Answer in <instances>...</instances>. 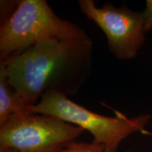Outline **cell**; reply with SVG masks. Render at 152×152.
I'll list each match as a JSON object with an SVG mask.
<instances>
[{
  "label": "cell",
  "instance_id": "cell-4",
  "mask_svg": "<svg viewBox=\"0 0 152 152\" xmlns=\"http://www.w3.org/2000/svg\"><path fill=\"white\" fill-rule=\"evenodd\" d=\"M48 115H12L0 125V152H59L85 132Z\"/></svg>",
  "mask_w": 152,
  "mask_h": 152
},
{
  "label": "cell",
  "instance_id": "cell-8",
  "mask_svg": "<svg viewBox=\"0 0 152 152\" xmlns=\"http://www.w3.org/2000/svg\"><path fill=\"white\" fill-rule=\"evenodd\" d=\"M142 15L144 22V33L146 34L152 30V0L146 1V7Z\"/></svg>",
  "mask_w": 152,
  "mask_h": 152
},
{
  "label": "cell",
  "instance_id": "cell-3",
  "mask_svg": "<svg viewBox=\"0 0 152 152\" xmlns=\"http://www.w3.org/2000/svg\"><path fill=\"white\" fill-rule=\"evenodd\" d=\"M34 113L48 115L80 127L93 136V142L104 146L108 152H118L119 145L131 134L144 132L151 116L142 114L128 118L118 111L116 116L100 115L70 100L54 90H49L30 106Z\"/></svg>",
  "mask_w": 152,
  "mask_h": 152
},
{
  "label": "cell",
  "instance_id": "cell-1",
  "mask_svg": "<svg viewBox=\"0 0 152 152\" xmlns=\"http://www.w3.org/2000/svg\"><path fill=\"white\" fill-rule=\"evenodd\" d=\"M93 45L88 35L49 39L0 64L9 84L35 105L49 90L67 97L79 92L92 73Z\"/></svg>",
  "mask_w": 152,
  "mask_h": 152
},
{
  "label": "cell",
  "instance_id": "cell-2",
  "mask_svg": "<svg viewBox=\"0 0 152 152\" xmlns=\"http://www.w3.org/2000/svg\"><path fill=\"white\" fill-rule=\"evenodd\" d=\"M73 23L61 18L45 0H20L0 26V62H7L49 39L86 37Z\"/></svg>",
  "mask_w": 152,
  "mask_h": 152
},
{
  "label": "cell",
  "instance_id": "cell-7",
  "mask_svg": "<svg viewBox=\"0 0 152 152\" xmlns=\"http://www.w3.org/2000/svg\"><path fill=\"white\" fill-rule=\"evenodd\" d=\"M59 152H108L104 146L94 142H75ZM123 152H132L127 151Z\"/></svg>",
  "mask_w": 152,
  "mask_h": 152
},
{
  "label": "cell",
  "instance_id": "cell-6",
  "mask_svg": "<svg viewBox=\"0 0 152 152\" xmlns=\"http://www.w3.org/2000/svg\"><path fill=\"white\" fill-rule=\"evenodd\" d=\"M30 106L9 84L4 66L0 64V125L12 115L32 113Z\"/></svg>",
  "mask_w": 152,
  "mask_h": 152
},
{
  "label": "cell",
  "instance_id": "cell-5",
  "mask_svg": "<svg viewBox=\"0 0 152 152\" xmlns=\"http://www.w3.org/2000/svg\"><path fill=\"white\" fill-rule=\"evenodd\" d=\"M80 9L94 21L107 38L111 54L118 60H130L137 56L145 42L142 12L130 10L125 4L115 7L106 2L97 7L94 0H78Z\"/></svg>",
  "mask_w": 152,
  "mask_h": 152
}]
</instances>
